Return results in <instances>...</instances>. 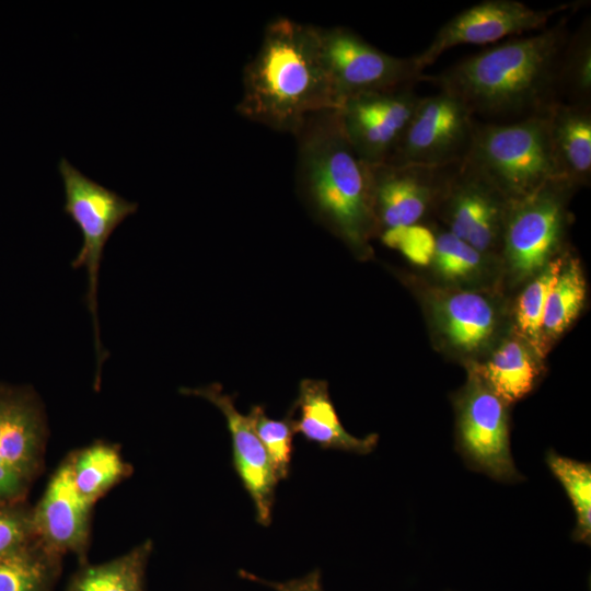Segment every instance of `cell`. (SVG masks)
<instances>
[{
    "mask_svg": "<svg viewBox=\"0 0 591 591\" xmlns=\"http://www.w3.org/2000/svg\"><path fill=\"white\" fill-rule=\"evenodd\" d=\"M569 35L565 15L534 35L474 54L425 81L457 97L483 123L547 116L561 103L559 67Z\"/></svg>",
    "mask_w": 591,
    "mask_h": 591,
    "instance_id": "1",
    "label": "cell"
},
{
    "mask_svg": "<svg viewBox=\"0 0 591 591\" xmlns=\"http://www.w3.org/2000/svg\"><path fill=\"white\" fill-rule=\"evenodd\" d=\"M236 112L296 136L313 115L339 107L324 65L316 26L286 16L271 20L243 70Z\"/></svg>",
    "mask_w": 591,
    "mask_h": 591,
    "instance_id": "2",
    "label": "cell"
},
{
    "mask_svg": "<svg viewBox=\"0 0 591 591\" xmlns=\"http://www.w3.org/2000/svg\"><path fill=\"white\" fill-rule=\"evenodd\" d=\"M297 140V182L312 210L350 247L362 252L375 231L370 166L347 140L338 111L311 116Z\"/></svg>",
    "mask_w": 591,
    "mask_h": 591,
    "instance_id": "3",
    "label": "cell"
},
{
    "mask_svg": "<svg viewBox=\"0 0 591 591\" xmlns=\"http://www.w3.org/2000/svg\"><path fill=\"white\" fill-rule=\"evenodd\" d=\"M464 161L509 204L563 178L552 148L547 116L509 124L477 121Z\"/></svg>",
    "mask_w": 591,
    "mask_h": 591,
    "instance_id": "4",
    "label": "cell"
},
{
    "mask_svg": "<svg viewBox=\"0 0 591 591\" xmlns=\"http://www.w3.org/2000/svg\"><path fill=\"white\" fill-rule=\"evenodd\" d=\"M58 170L63 182V211L79 227L83 242L71 267H84L88 273L85 303L92 316L96 356L95 389L101 383V369L107 351L104 350L97 318L99 270L106 242L114 230L138 209V204L127 200L115 190L105 187L83 174L66 158H61Z\"/></svg>",
    "mask_w": 591,
    "mask_h": 591,
    "instance_id": "5",
    "label": "cell"
},
{
    "mask_svg": "<svg viewBox=\"0 0 591 591\" xmlns=\"http://www.w3.org/2000/svg\"><path fill=\"white\" fill-rule=\"evenodd\" d=\"M477 121L465 104L447 92L420 96L384 163L429 167L459 164L470 152Z\"/></svg>",
    "mask_w": 591,
    "mask_h": 591,
    "instance_id": "6",
    "label": "cell"
},
{
    "mask_svg": "<svg viewBox=\"0 0 591 591\" xmlns=\"http://www.w3.org/2000/svg\"><path fill=\"white\" fill-rule=\"evenodd\" d=\"M324 65L340 103L350 96L415 85L426 76L414 56L389 55L345 26H316Z\"/></svg>",
    "mask_w": 591,
    "mask_h": 591,
    "instance_id": "7",
    "label": "cell"
},
{
    "mask_svg": "<svg viewBox=\"0 0 591 591\" xmlns=\"http://www.w3.org/2000/svg\"><path fill=\"white\" fill-rule=\"evenodd\" d=\"M47 433L36 393L30 387L1 384L0 501H24L40 471Z\"/></svg>",
    "mask_w": 591,
    "mask_h": 591,
    "instance_id": "8",
    "label": "cell"
},
{
    "mask_svg": "<svg viewBox=\"0 0 591 591\" xmlns=\"http://www.w3.org/2000/svg\"><path fill=\"white\" fill-rule=\"evenodd\" d=\"M577 188L559 178L509 206L502 243L507 260L519 276L542 270L559 247L567 223L565 199Z\"/></svg>",
    "mask_w": 591,
    "mask_h": 591,
    "instance_id": "9",
    "label": "cell"
},
{
    "mask_svg": "<svg viewBox=\"0 0 591 591\" xmlns=\"http://www.w3.org/2000/svg\"><path fill=\"white\" fill-rule=\"evenodd\" d=\"M582 2L532 9L517 0H485L454 15L437 32L421 53L414 55L424 72L444 51L463 44H487L529 31H541L556 14L579 9Z\"/></svg>",
    "mask_w": 591,
    "mask_h": 591,
    "instance_id": "10",
    "label": "cell"
},
{
    "mask_svg": "<svg viewBox=\"0 0 591 591\" xmlns=\"http://www.w3.org/2000/svg\"><path fill=\"white\" fill-rule=\"evenodd\" d=\"M414 85L345 99L338 116L356 154L367 164L384 163L398 143L419 101Z\"/></svg>",
    "mask_w": 591,
    "mask_h": 591,
    "instance_id": "11",
    "label": "cell"
},
{
    "mask_svg": "<svg viewBox=\"0 0 591 591\" xmlns=\"http://www.w3.org/2000/svg\"><path fill=\"white\" fill-rule=\"evenodd\" d=\"M459 443L473 468L500 482L520 478L510 451L505 403L482 380L472 381L461 397Z\"/></svg>",
    "mask_w": 591,
    "mask_h": 591,
    "instance_id": "12",
    "label": "cell"
},
{
    "mask_svg": "<svg viewBox=\"0 0 591 591\" xmlns=\"http://www.w3.org/2000/svg\"><path fill=\"white\" fill-rule=\"evenodd\" d=\"M439 202L448 231L478 252L486 253L502 239L510 204L465 161L453 167Z\"/></svg>",
    "mask_w": 591,
    "mask_h": 591,
    "instance_id": "13",
    "label": "cell"
},
{
    "mask_svg": "<svg viewBox=\"0 0 591 591\" xmlns=\"http://www.w3.org/2000/svg\"><path fill=\"white\" fill-rule=\"evenodd\" d=\"M455 165H369L373 212L378 227L385 231L418 225L433 205L439 202Z\"/></svg>",
    "mask_w": 591,
    "mask_h": 591,
    "instance_id": "14",
    "label": "cell"
},
{
    "mask_svg": "<svg viewBox=\"0 0 591 591\" xmlns=\"http://www.w3.org/2000/svg\"><path fill=\"white\" fill-rule=\"evenodd\" d=\"M179 392L202 397L223 414L232 441L233 467L253 500L257 522L269 525L279 479L248 414L242 415L236 409L234 396L223 393L219 383L196 389L182 387Z\"/></svg>",
    "mask_w": 591,
    "mask_h": 591,
    "instance_id": "15",
    "label": "cell"
},
{
    "mask_svg": "<svg viewBox=\"0 0 591 591\" xmlns=\"http://www.w3.org/2000/svg\"><path fill=\"white\" fill-rule=\"evenodd\" d=\"M93 506L78 490L67 457L53 474L40 500L33 508L37 540L60 557L70 553L83 561L90 541Z\"/></svg>",
    "mask_w": 591,
    "mask_h": 591,
    "instance_id": "16",
    "label": "cell"
},
{
    "mask_svg": "<svg viewBox=\"0 0 591 591\" xmlns=\"http://www.w3.org/2000/svg\"><path fill=\"white\" fill-rule=\"evenodd\" d=\"M294 432L322 449L368 454L378 444L379 437L371 433L357 438L346 431L322 380L305 379L300 382L299 394L289 412Z\"/></svg>",
    "mask_w": 591,
    "mask_h": 591,
    "instance_id": "17",
    "label": "cell"
},
{
    "mask_svg": "<svg viewBox=\"0 0 591 591\" xmlns=\"http://www.w3.org/2000/svg\"><path fill=\"white\" fill-rule=\"evenodd\" d=\"M552 148L561 177L577 188L591 177V105L558 103L547 115Z\"/></svg>",
    "mask_w": 591,
    "mask_h": 591,
    "instance_id": "18",
    "label": "cell"
},
{
    "mask_svg": "<svg viewBox=\"0 0 591 591\" xmlns=\"http://www.w3.org/2000/svg\"><path fill=\"white\" fill-rule=\"evenodd\" d=\"M436 314L449 340L466 351L483 346L494 332V309L486 298L475 292L445 297L437 302Z\"/></svg>",
    "mask_w": 591,
    "mask_h": 591,
    "instance_id": "19",
    "label": "cell"
},
{
    "mask_svg": "<svg viewBox=\"0 0 591 591\" xmlns=\"http://www.w3.org/2000/svg\"><path fill=\"white\" fill-rule=\"evenodd\" d=\"M153 544L146 541L112 560L88 565L73 575L68 591H144L146 570Z\"/></svg>",
    "mask_w": 591,
    "mask_h": 591,
    "instance_id": "20",
    "label": "cell"
},
{
    "mask_svg": "<svg viewBox=\"0 0 591 591\" xmlns=\"http://www.w3.org/2000/svg\"><path fill=\"white\" fill-rule=\"evenodd\" d=\"M537 374L534 358L518 340L503 343L482 368L483 382L505 404L529 394Z\"/></svg>",
    "mask_w": 591,
    "mask_h": 591,
    "instance_id": "21",
    "label": "cell"
},
{
    "mask_svg": "<svg viewBox=\"0 0 591 591\" xmlns=\"http://www.w3.org/2000/svg\"><path fill=\"white\" fill-rule=\"evenodd\" d=\"M68 457L78 490L93 503L132 472L118 447L103 441L78 450Z\"/></svg>",
    "mask_w": 591,
    "mask_h": 591,
    "instance_id": "22",
    "label": "cell"
},
{
    "mask_svg": "<svg viewBox=\"0 0 591 591\" xmlns=\"http://www.w3.org/2000/svg\"><path fill=\"white\" fill-rule=\"evenodd\" d=\"M60 559L39 541L0 558V591H53Z\"/></svg>",
    "mask_w": 591,
    "mask_h": 591,
    "instance_id": "23",
    "label": "cell"
},
{
    "mask_svg": "<svg viewBox=\"0 0 591 591\" xmlns=\"http://www.w3.org/2000/svg\"><path fill=\"white\" fill-rule=\"evenodd\" d=\"M558 83L563 103L591 105L590 15L568 37L561 55Z\"/></svg>",
    "mask_w": 591,
    "mask_h": 591,
    "instance_id": "24",
    "label": "cell"
},
{
    "mask_svg": "<svg viewBox=\"0 0 591 591\" xmlns=\"http://www.w3.org/2000/svg\"><path fill=\"white\" fill-rule=\"evenodd\" d=\"M586 298V281L578 260L563 265L548 296L543 316V336L561 334L578 316Z\"/></svg>",
    "mask_w": 591,
    "mask_h": 591,
    "instance_id": "25",
    "label": "cell"
},
{
    "mask_svg": "<svg viewBox=\"0 0 591 591\" xmlns=\"http://www.w3.org/2000/svg\"><path fill=\"white\" fill-rule=\"evenodd\" d=\"M546 462L566 490L576 512L573 537L590 544L591 538V466L569 457L548 452Z\"/></svg>",
    "mask_w": 591,
    "mask_h": 591,
    "instance_id": "26",
    "label": "cell"
},
{
    "mask_svg": "<svg viewBox=\"0 0 591 591\" xmlns=\"http://www.w3.org/2000/svg\"><path fill=\"white\" fill-rule=\"evenodd\" d=\"M563 265V258L549 260L518 300V327L537 351L542 348V325L546 302Z\"/></svg>",
    "mask_w": 591,
    "mask_h": 591,
    "instance_id": "27",
    "label": "cell"
},
{
    "mask_svg": "<svg viewBox=\"0 0 591 591\" xmlns=\"http://www.w3.org/2000/svg\"><path fill=\"white\" fill-rule=\"evenodd\" d=\"M248 416L271 461L277 478L279 480L288 478L293 449L292 439L296 433L290 415L282 419H273L266 415L263 406L254 405Z\"/></svg>",
    "mask_w": 591,
    "mask_h": 591,
    "instance_id": "28",
    "label": "cell"
},
{
    "mask_svg": "<svg viewBox=\"0 0 591 591\" xmlns=\"http://www.w3.org/2000/svg\"><path fill=\"white\" fill-rule=\"evenodd\" d=\"M483 254L449 231L434 237L432 260L445 278L457 279L472 275L480 267Z\"/></svg>",
    "mask_w": 591,
    "mask_h": 591,
    "instance_id": "29",
    "label": "cell"
},
{
    "mask_svg": "<svg viewBox=\"0 0 591 591\" xmlns=\"http://www.w3.org/2000/svg\"><path fill=\"white\" fill-rule=\"evenodd\" d=\"M36 541L33 508L24 501H0V558L20 552Z\"/></svg>",
    "mask_w": 591,
    "mask_h": 591,
    "instance_id": "30",
    "label": "cell"
},
{
    "mask_svg": "<svg viewBox=\"0 0 591 591\" xmlns=\"http://www.w3.org/2000/svg\"><path fill=\"white\" fill-rule=\"evenodd\" d=\"M382 241L385 245L398 250L415 265L425 266L432 260L434 236L419 224L385 230Z\"/></svg>",
    "mask_w": 591,
    "mask_h": 591,
    "instance_id": "31",
    "label": "cell"
},
{
    "mask_svg": "<svg viewBox=\"0 0 591 591\" xmlns=\"http://www.w3.org/2000/svg\"><path fill=\"white\" fill-rule=\"evenodd\" d=\"M240 575L245 579L266 584L275 591H323L318 569L309 572L304 577L283 582L266 581L246 571H241Z\"/></svg>",
    "mask_w": 591,
    "mask_h": 591,
    "instance_id": "32",
    "label": "cell"
}]
</instances>
